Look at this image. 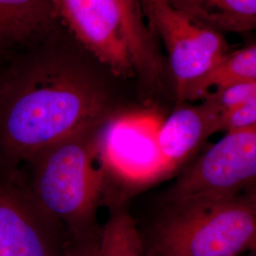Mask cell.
I'll list each match as a JSON object with an SVG mask.
<instances>
[{"instance_id": "obj_4", "label": "cell", "mask_w": 256, "mask_h": 256, "mask_svg": "<svg viewBox=\"0 0 256 256\" xmlns=\"http://www.w3.org/2000/svg\"><path fill=\"white\" fill-rule=\"evenodd\" d=\"M144 4L151 26L167 50L178 104L203 100L229 54L224 34L198 23L169 3L144 0Z\"/></svg>"}, {"instance_id": "obj_13", "label": "cell", "mask_w": 256, "mask_h": 256, "mask_svg": "<svg viewBox=\"0 0 256 256\" xmlns=\"http://www.w3.org/2000/svg\"><path fill=\"white\" fill-rule=\"evenodd\" d=\"M218 115L220 131L256 124V82L214 88L204 99Z\"/></svg>"}, {"instance_id": "obj_18", "label": "cell", "mask_w": 256, "mask_h": 256, "mask_svg": "<svg viewBox=\"0 0 256 256\" xmlns=\"http://www.w3.org/2000/svg\"><path fill=\"white\" fill-rule=\"evenodd\" d=\"M248 192H250V194H254V196H256V194H252V192H248ZM252 250H254V252H256V246H254V248H252Z\"/></svg>"}, {"instance_id": "obj_11", "label": "cell", "mask_w": 256, "mask_h": 256, "mask_svg": "<svg viewBox=\"0 0 256 256\" xmlns=\"http://www.w3.org/2000/svg\"><path fill=\"white\" fill-rule=\"evenodd\" d=\"M114 2L119 10L134 70L148 82L158 81L162 74V62L144 18L140 1Z\"/></svg>"}, {"instance_id": "obj_9", "label": "cell", "mask_w": 256, "mask_h": 256, "mask_svg": "<svg viewBox=\"0 0 256 256\" xmlns=\"http://www.w3.org/2000/svg\"><path fill=\"white\" fill-rule=\"evenodd\" d=\"M216 132H220L218 118L203 100L198 106H180L173 111L158 131V144L169 173Z\"/></svg>"}, {"instance_id": "obj_3", "label": "cell", "mask_w": 256, "mask_h": 256, "mask_svg": "<svg viewBox=\"0 0 256 256\" xmlns=\"http://www.w3.org/2000/svg\"><path fill=\"white\" fill-rule=\"evenodd\" d=\"M156 230L153 256H238L256 244V196L172 205Z\"/></svg>"}, {"instance_id": "obj_12", "label": "cell", "mask_w": 256, "mask_h": 256, "mask_svg": "<svg viewBox=\"0 0 256 256\" xmlns=\"http://www.w3.org/2000/svg\"><path fill=\"white\" fill-rule=\"evenodd\" d=\"M54 14L52 0H0V41L26 40L46 27Z\"/></svg>"}, {"instance_id": "obj_7", "label": "cell", "mask_w": 256, "mask_h": 256, "mask_svg": "<svg viewBox=\"0 0 256 256\" xmlns=\"http://www.w3.org/2000/svg\"><path fill=\"white\" fill-rule=\"evenodd\" d=\"M61 226L18 176L0 172V256H63Z\"/></svg>"}, {"instance_id": "obj_14", "label": "cell", "mask_w": 256, "mask_h": 256, "mask_svg": "<svg viewBox=\"0 0 256 256\" xmlns=\"http://www.w3.org/2000/svg\"><path fill=\"white\" fill-rule=\"evenodd\" d=\"M98 256H146L137 228L126 210L111 212L100 234Z\"/></svg>"}, {"instance_id": "obj_6", "label": "cell", "mask_w": 256, "mask_h": 256, "mask_svg": "<svg viewBox=\"0 0 256 256\" xmlns=\"http://www.w3.org/2000/svg\"><path fill=\"white\" fill-rule=\"evenodd\" d=\"M162 120L152 110L113 113L102 124L98 152L106 174L131 186L169 174L158 144Z\"/></svg>"}, {"instance_id": "obj_16", "label": "cell", "mask_w": 256, "mask_h": 256, "mask_svg": "<svg viewBox=\"0 0 256 256\" xmlns=\"http://www.w3.org/2000/svg\"><path fill=\"white\" fill-rule=\"evenodd\" d=\"M100 236L94 234L74 238V242L66 246L63 256H98Z\"/></svg>"}, {"instance_id": "obj_2", "label": "cell", "mask_w": 256, "mask_h": 256, "mask_svg": "<svg viewBox=\"0 0 256 256\" xmlns=\"http://www.w3.org/2000/svg\"><path fill=\"white\" fill-rule=\"evenodd\" d=\"M101 126L88 128L41 151L28 185L37 204L66 226L74 238L93 234L106 171L98 152Z\"/></svg>"}, {"instance_id": "obj_10", "label": "cell", "mask_w": 256, "mask_h": 256, "mask_svg": "<svg viewBox=\"0 0 256 256\" xmlns=\"http://www.w3.org/2000/svg\"><path fill=\"white\" fill-rule=\"evenodd\" d=\"M169 4L221 34L256 30V0H170Z\"/></svg>"}, {"instance_id": "obj_19", "label": "cell", "mask_w": 256, "mask_h": 256, "mask_svg": "<svg viewBox=\"0 0 256 256\" xmlns=\"http://www.w3.org/2000/svg\"><path fill=\"white\" fill-rule=\"evenodd\" d=\"M155 1H160V2H164V3H169L170 0H155Z\"/></svg>"}, {"instance_id": "obj_5", "label": "cell", "mask_w": 256, "mask_h": 256, "mask_svg": "<svg viewBox=\"0 0 256 256\" xmlns=\"http://www.w3.org/2000/svg\"><path fill=\"white\" fill-rule=\"evenodd\" d=\"M256 187V124L226 132L174 183L172 205L216 202Z\"/></svg>"}, {"instance_id": "obj_17", "label": "cell", "mask_w": 256, "mask_h": 256, "mask_svg": "<svg viewBox=\"0 0 256 256\" xmlns=\"http://www.w3.org/2000/svg\"><path fill=\"white\" fill-rule=\"evenodd\" d=\"M248 192H252V194H256V187H254V188H252V189H250V190H248Z\"/></svg>"}, {"instance_id": "obj_8", "label": "cell", "mask_w": 256, "mask_h": 256, "mask_svg": "<svg viewBox=\"0 0 256 256\" xmlns=\"http://www.w3.org/2000/svg\"><path fill=\"white\" fill-rule=\"evenodd\" d=\"M76 39L116 75L134 70L119 10L114 0H52Z\"/></svg>"}, {"instance_id": "obj_1", "label": "cell", "mask_w": 256, "mask_h": 256, "mask_svg": "<svg viewBox=\"0 0 256 256\" xmlns=\"http://www.w3.org/2000/svg\"><path fill=\"white\" fill-rule=\"evenodd\" d=\"M113 113L104 84L72 64H40L0 82V150L10 162L41 151Z\"/></svg>"}, {"instance_id": "obj_15", "label": "cell", "mask_w": 256, "mask_h": 256, "mask_svg": "<svg viewBox=\"0 0 256 256\" xmlns=\"http://www.w3.org/2000/svg\"><path fill=\"white\" fill-rule=\"evenodd\" d=\"M244 82H256V43L229 52L212 81L210 90Z\"/></svg>"}]
</instances>
